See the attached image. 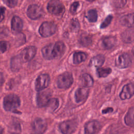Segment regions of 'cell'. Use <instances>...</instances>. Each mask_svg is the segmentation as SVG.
I'll return each instance as SVG.
<instances>
[{"mask_svg":"<svg viewBox=\"0 0 134 134\" xmlns=\"http://www.w3.org/2000/svg\"><path fill=\"white\" fill-rule=\"evenodd\" d=\"M20 100L19 97L14 94H10L6 95L3 99V107L6 111L18 113L15 110L16 108L19 107Z\"/></svg>","mask_w":134,"mask_h":134,"instance_id":"cell-1","label":"cell"},{"mask_svg":"<svg viewBox=\"0 0 134 134\" xmlns=\"http://www.w3.org/2000/svg\"><path fill=\"white\" fill-rule=\"evenodd\" d=\"M73 78L71 73L65 72L60 74L57 79V84L59 88L67 89L72 84Z\"/></svg>","mask_w":134,"mask_h":134,"instance_id":"cell-2","label":"cell"},{"mask_svg":"<svg viewBox=\"0 0 134 134\" xmlns=\"http://www.w3.org/2000/svg\"><path fill=\"white\" fill-rule=\"evenodd\" d=\"M57 30V26L52 22H43L39 28V32L42 37H48L53 35Z\"/></svg>","mask_w":134,"mask_h":134,"instance_id":"cell-3","label":"cell"},{"mask_svg":"<svg viewBox=\"0 0 134 134\" xmlns=\"http://www.w3.org/2000/svg\"><path fill=\"white\" fill-rule=\"evenodd\" d=\"M48 12L53 15L59 16L63 14L65 8L63 5L59 0H51L47 5Z\"/></svg>","mask_w":134,"mask_h":134,"instance_id":"cell-4","label":"cell"},{"mask_svg":"<svg viewBox=\"0 0 134 134\" xmlns=\"http://www.w3.org/2000/svg\"><path fill=\"white\" fill-rule=\"evenodd\" d=\"M77 126V120L75 119H73L61 122L59 125V129L61 132L63 133H71L76 130Z\"/></svg>","mask_w":134,"mask_h":134,"instance_id":"cell-5","label":"cell"},{"mask_svg":"<svg viewBox=\"0 0 134 134\" xmlns=\"http://www.w3.org/2000/svg\"><path fill=\"white\" fill-rule=\"evenodd\" d=\"M131 58L127 53H124L119 55L115 59V65L119 69L127 68L131 65Z\"/></svg>","mask_w":134,"mask_h":134,"instance_id":"cell-6","label":"cell"},{"mask_svg":"<svg viewBox=\"0 0 134 134\" xmlns=\"http://www.w3.org/2000/svg\"><path fill=\"white\" fill-rule=\"evenodd\" d=\"M50 78L48 74H42L37 78L35 81V90L37 92L41 91L47 88L50 83Z\"/></svg>","mask_w":134,"mask_h":134,"instance_id":"cell-7","label":"cell"},{"mask_svg":"<svg viewBox=\"0 0 134 134\" xmlns=\"http://www.w3.org/2000/svg\"><path fill=\"white\" fill-rule=\"evenodd\" d=\"M43 13L42 8L36 4L30 5L27 9V14L29 18L31 19H37L41 17Z\"/></svg>","mask_w":134,"mask_h":134,"instance_id":"cell-8","label":"cell"},{"mask_svg":"<svg viewBox=\"0 0 134 134\" xmlns=\"http://www.w3.org/2000/svg\"><path fill=\"white\" fill-rule=\"evenodd\" d=\"M51 96V92L46 90L39 92L37 95V104L39 107L46 106Z\"/></svg>","mask_w":134,"mask_h":134,"instance_id":"cell-9","label":"cell"},{"mask_svg":"<svg viewBox=\"0 0 134 134\" xmlns=\"http://www.w3.org/2000/svg\"><path fill=\"white\" fill-rule=\"evenodd\" d=\"M37 48L35 46H28L23 50L19 54L24 62L30 61L35 57Z\"/></svg>","mask_w":134,"mask_h":134,"instance_id":"cell-10","label":"cell"},{"mask_svg":"<svg viewBox=\"0 0 134 134\" xmlns=\"http://www.w3.org/2000/svg\"><path fill=\"white\" fill-rule=\"evenodd\" d=\"M31 127L33 131L37 133H44L47 128V124L45 120L40 118H37L34 120L32 123Z\"/></svg>","mask_w":134,"mask_h":134,"instance_id":"cell-11","label":"cell"},{"mask_svg":"<svg viewBox=\"0 0 134 134\" xmlns=\"http://www.w3.org/2000/svg\"><path fill=\"white\" fill-rule=\"evenodd\" d=\"M134 95V84L128 83L125 85L120 94L119 97L121 100L130 99Z\"/></svg>","mask_w":134,"mask_h":134,"instance_id":"cell-12","label":"cell"},{"mask_svg":"<svg viewBox=\"0 0 134 134\" xmlns=\"http://www.w3.org/2000/svg\"><path fill=\"white\" fill-rule=\"evenodd\" d=\"M100 124L96 120L87 122L84 126V132L85 133H95L100 129Z\"/></svg>","mask_w":134,"mask_h":134,"instance_id":"cell-13","label":"cell"},{"mask_svg":"<svg viewBox=\"0 0 134 134\" xmlns=\"http://www.w3.org/2000/svg\"><path fill=\"white\" fill-rule=\"evenodd\" d=\"M120 24L128 28H134V13H130L122 16L120 20Z\"/></svg>","mask_w":134,"mask_h":134,"instance_id":"cell-14","label":"cell"},{"mask_svg":"<svg viewBox=\"0 0 134 134\" xmlns=\"http://www.w3.org/2000/svg\"><path fill=\"white\" fill-rule=\"evenodd\" d=\"M89 90L84 87L79 88L75 92V98L76 103H80L84 101L88 97Z\"/></svg>","mask_w":134,"mask_h":134,"instance_id":"cell-15","label":"cell"},{"mask_svg":"<svg viewBox=\"0 0 134 134\" xmlns=\"http://www.w3.org/2000/svg\"><path fill=\"white\" fill-rule=\"evenodd\" d=\"M53 47L54 44L50 43L42 48V49H41V52L43 57L45 59L52 60L55 59L54 55Z\"/></svg>","mask_w":134,"mask_h":134,"instance_id":"cell-16","label":"cell"},{"mask_svg":"<svg viewBox=\"0 0 134 134\" xmlns=\"http://www.w3.org/2000/svg\"><path fill=\"white\" fill-rule=\"evenodd\" d=\"M53 51L55 59L61 58L65 51V44L61 41L56 42L54 44Z\"/></svg>","mask_w":134,"mask_h":134,"instance_id":"cell-17","label":"cell"},{"mask_svg":"<svg viewBox=\"0 0 134 134\" xmlns=\"http://www.w3.org/2000/svg\"><path fill=\"white\" fill-rule=\"evenodd\" d=\"M23 23L20 18L18 16H14L12 19L11 28L14 32L18 33L22 30Z\"/></svg>","mask_w":134,"mask_h":134,"instance_id":"cell-18","label":"cell"},{"mask_svg":"<svg viewBox=\"0 0 134 134\" xmlns=\"http://www.w3.org/2000/svg\"><path fill=\"white\" fill-rule=\"evenodd\" d=\"M23 62L20 55L13 57L10 61V69L13 72L18 71L21 68Z\"/></svg>","mask_w":134,"mask_h":134,"instance_id":"cell-19","label":"cell"},{"mask_svg":"<svg viewBox=\"0 0 134 134\" xmlns=\"http://www.w3.org/2000/svg\"><path fill=\"white\" fill-rule=\"evenodd\" d=\"M124 121L126 125L130 127H134V106L130 107L124 117Z\"/></svg>","mask_w":134,"mask_h":134,"instance_id":"cell-20","label":"cell"},{"mask_svg":"<svg viewBox=\"0 0 134 134\" xmlns=\"http://www.w3.org/2000/svg\"><path fill=\"white\" fill-rule=\"evenodd\" d=\"M116 41V38L115 37L109 36L105 37L102 40V47L106 50H109L115 46Z\"/></svg>","mask_w":134,"mask_h":134,"instance_id":"cell-21","label":"cell"},{"mask_svg":"<svg viewBox=\"0 0 134 134\" xmlns=\"http://www.w3.org/2000/svg\"><path fill=\"white\" fill-rule=\"evenodd\" d=\"M105 60V57L102 54H98L94 57H93L89 63V66H94L95 67L98 68L100 67L104 63Z\"/></svg>","mask_w":134,"mask_h":134,"instance_id":"cell-22","label":"cell"},{"mask_svg":"<svg viewBox=\"0 0 134 134\" xmlns=\"http://www.w3.org/2000/svg\"><path fill=\"white\" fill-rule=\"evenodd\" d=\"M80 82L81 85L85 87H91L93 84L92 77L87 73L83 74L80 79Z\"/></svg>","mask_w":134,"mask_h":134,"instance_id":"cell-23","label":"cell"},{"mask_svg":"<svg viewBox=\"0 0 134 134\" xmlns=\"http://www.w3.org/2000/svg\"><path fill=\"white\" fill-rule=\"evenodd\" d=\"M121 39L125 43H131L134 41V31L126 30L121 34Z\"/></svg>","mask_w":134,"mask_h":134,"instance_id":"cell-24","label":"cell"},{"mask_svg":"<svg viewBox=\"0 0 134 134\" xmlns=\"http://www.w3.org/2000/svg\"><path fill=\"white\" fill-rule=\"evenodd\" d=\"M87 55L83 52H75L73 56V61L74 64H79L86 60Z\"/></svg>","mask_w":134,"mask_h":134,"instance_id":"cell-25","label":"cell"},{"mask_svg":"<svg viewBox=\"0 0 134 134\" xmlns=\"http://www.w3.org/2000/svg\"><path fill=\"white\" fill-rule=\"evenodd\" d=\"M59 104V102L57 98H52L50 99L46 107L50 111H53L58 107Z\"/></svg>","mask_w":134,"mask_h":134,"instance_id":"cell-26","label":"cell"},{"mask_svg":"<svg viewBox=\"0 0 134 134\" xmlns=\"http://www.w3.org/2000/svg\"><path fill=\"white\" fill-rule=\"evenodd\" d=\"M111 72V69L109 68H102L100 67L97 68L96 73L99 77H105L110 74Z\"/></svg>","mask_w":134,"mask_h":134,"instance_id":"cell-27","label":"cell"},{"mask_svg":"<svg viewBox=\"0 0 134 134\" xmlns=\"http://www.w3.org/2000/svg\"><path fill=\"white\" fill-rule=\"evenodd\" d=\"M80 43L84 47H87L91 44L92 42V38L87 35H82L79 39Z\"/></svg>","mask_w":134,"mask_h":134,"instance_id":"cell-28","label":"cell"},{"mask_svg":"<svg viewBox=\"0 0 134 134\" xmlns=\"http://www.w3.org/2000/svg\"><path fill=\"white\" fill-rule=\"evenodd\" d=\"M87 18L91 23H94L97 19V13L95 9H91L87 12Z\"/></svg>","mask_w":134,"mask_h":134,"instance_id":"cell-29","label":"cell"},{"mask_svg":"<svg viewBox=\"0 0 134 134\" xmlns=\"http://www.w3.org/2000/svg\"><path fill=\"white\" fill-rule=\"evenodd\" d=\"M70 28L73 32H77L80 29V24L77 19H72L70 23Z\"/></svg>","mask_w":134,"mask_h":134,"instance_id":"cell-30","label":"cell"},{"mask_svg":"<svg viewBox=\"0 0 134 134\" xmlns=\"http://www.w3.org/2000/svg\"><path fill=\"white\" fill-rule=\"evenodd\" d=\"M111 4L116 8H121L125 6L127 0H111Z\"/></svg>","mask_w":134,"mask_h":134,"instance_id":"cell-31","label":"cell"},{"mask_svg":"<svg viewBox=\"0 0 134 134\" xmlns=\"http://www.w3.org/2000/svg\"><path fill=\"white\" fill-rule=\"evenodd\" d=\"M113 19V16L111 15H109L106 17V18L105 19V20L102 22V23L100 24V28L101 29L105 28L107 27L111 23Z\"/></svg>","mask_w":134,"mask_h":134,"instance_id":"cell-32","label":"cell"},{"mask_svg":"<svg viewBox=\"0 0 134 134\" xmlns=\"http://www.w3.org/2000/svg\"><path fill=\"white\" fill-rule=\"evenodd\" d=\"M10 130H12V132H20L21 131V128L20 125L18 122L13 123L10 126Z\"/></svg>","mask_w":134,"mask_h":134,"instance_id":"cell-33","label":"cell"},{"mask_svg":"<svg viewBox=\"0 0 134 134\" xmlns=\"http://www.w3.org/2000/svg\"><path fill=\"white\" fill-rule=\"evenodd\" d=\"M9 46V43L7 41H1L0 43V49L1 52L4 53L8 49Z\"/></svg>","mask_w":134,"mask_h":134,"instance_id":"cell-34","label":"cell"},{"mask_svg":"<svg viewBox=\"0 0 134 134\" xmlns=\"http://www.w3.org/2000/svg\"><path fill=\"white\" fill-rule=\"evenodd\" d=\"M3 2L9 7H15L17 4L18 0H3Z\"/></svg>","mask_w":134,"mask_h":134,"instance_id":"cell-35","label":"cell"},{"mask_svg":"<svg viewBox=\"0 0 134 134\" xmlns=\"http://www.w3.org/2000/svg\"><path fill=\"white\" fill-rule=\"evenodd\" d=\"M79 6V3L78 2H74L71 6L70 7V12L72 14H74L76 12V10Z\"/></svg>","mask_w":134,"mask_h":134,"instance_id":"cell-36","label":"cell"},{"mask_svg":"<svg viewBox=\"0 0 134 134\" xmlns=\"http://www.w3.org/2000/svg\"><path fill=\"white\" fill-rule=\"evenodd\" d=\"M113 111V108L112 107H107L104 109H103L102 112V114H106L107 113H111Z\"/></svg>","mask_w":134,"mask_h":134,"instance_id":"cell-37","label":"cell"},{"mask_svg":"<svg viewBox=\"0 0 134 134\" xmlns=\"http://www.w3.org/2000/svg\"><path fill=\"white\" fill-rule=\"evenodd\" d=\"M5 8L3 7H1V21L3 20L4 18V14H5Z\"/></svg>","mask_w":134,"mask_h":134,"instance_id":"cell-38","label":"cell"},{"mask_svg":"<svg viewBox=\"0 0 134 134\" xmlns=\"http://www.w3.org/2000/svg\"><path fill=\"white\" fill-rule=\"evenodd\" d=\"M1 85H2V84H3V75H2V73H1Z\"/></svg>","mask_w":134,"mask_h":134,"instance_id":"cell-39","label":"cell"},{"mask_svg":"<svg viewBox=\"0 0 134 134\" xmlns=\"http://www.w3.org/2000/svg\"><path fill=\"white\" fill-rule=\"evenodd\" d=\"M132 54H133V55H134V47L132 48Z\"/></svg>","mask_w":134,"mask_h":134,"instance_id":"cell-40","label":"cell"},{"mask_svg":"<svg viewBox=\"0 0 134 134\" xmlns=\"http://www.w3.org/2000/svg\"><path fill=\"white\" fill-rule=\"evenodd\" d=\"M86 1H90V2H92V1H94L95 0H86Z\"/></svg>","mask_w":134,"mask_h":134,"instance_id":"cell-41","label":"cell"}]
</instances>
